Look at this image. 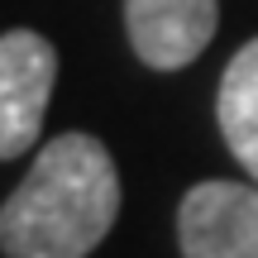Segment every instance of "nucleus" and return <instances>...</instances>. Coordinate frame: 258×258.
Returning a JSON list of instances; mask_svg holds the SVG:
<instances>
[{
  "instance_id": "obj_4",
  "label": "nucleus",
  "mask_w": 258,
  "mask_h": 258,
  "mask_svg": "<svg viewBox=\"0 0 258 258\" xmlns=\"http://www.w3.org/2000/svg\"><path fill=\"white\" fill-rule=\"evenodd\" d=\"M220 24V0H124L129 48L144 67L177 72L211 48Z\"/></svg>"
},
{
  "instance_id": "obj_1",
  "label": "nucleus",
  "mask_w": 258,
  "mask_h": 258,
  "mask_svg": "<svg viewBox=\"0 0 258 258\" xmlns=\"http://www.w3.org/2000/svg\"><path fill=\"white\" fill-rule=\"evenodd\" d=\"M120 215V172L101 139L57 134L0 206L5 258H86Z\"/></svg>"
},
{
  "instance_id": "obj_2",
  "label": "nucleus",
  "mask_w": 258,
  "mask_h": 258,
  "mask_svg": "<svg viewBox=\"0 0 258 258\" xmlns=\"http://www.w3.org/2000/svg\"><path fill=\"white\" fill-rule=\"evenodd\" d=\"M57 82V53L34 29L0 34V163L38 144L48 101Z\"/></svg>"
},
{
  "instance_id": "obj_5",
  "label": "nucleus",
  "mask_w": 258,
  "mask_h": 258,
  "mask_svg": "<svg viewBox=\"0 0 258 258\" xmlns=\"http://www.w3.org/2000/svg\"><path fill=\"white\" fill-rule=\"evenodd\" d=\"M215 120H220V134L230 153L239 158V167L258 182V38H249L225 67Z\"/></svg>"
},
{
  "instance_id": "obj_3",
  "label": "nucleus",
  "mask_w": 258,
  "mask_h": 258,
  "mask_svg": "<svg viewBox=\"0 0 258 258\" xmlns=\"http://www.w3.org/2000/svg\"><path fill=\"white\" fill-rule=\"evenodd\" d=\"M182 258H258V186L196 182L177 206Z\"/></svg>"
}]
</instances>
